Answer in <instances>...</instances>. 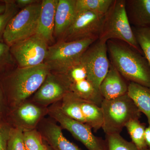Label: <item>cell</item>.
<instances>
[{"label": "cell", "mask_w": 150, "mask_h": 150, "mask_svg": "<svg viewBox=\"0 0 150 150\" xmlns=\"http://www.w3.org/2000/svg\"><path fill=\"white\" fill-rule=\"evenodd\" d=\"M50 72L45 63L35 67H18L0 77V85L9 110L29 99Z\"/></svg>", "instance_id": "6da1fadb"}, {"label": "cell", "mask_w": 150, "mask_h": 150, "mask_svg": "<svg viewBox=\"0 0 150 150\" xmlns=\"http://www.w3.org/2000/svg\"><path fill=\"white\" fill-rule=\"evenodd\" d=\"M111 63L125 79L150 88V67L145 56L124 42L107 41Z\"/></svg>", "instance_id": "7a4b0ae2"}, {"label": "cell", "mask_w": 150, "mask_h": 150, "mask_svg": "<svg viewBox=\"0 0 150 150\" xmlns=\"http://www.w3.org/2000/svg\"><path fill=\"white\" fill-rule=\"evenodd\" d=\"M126 1H113L105 15L98 39L106 42L112 40L122 41L144 55L130 25L126 12Z\"/></svg>", "instance_id": "3957f363"}, {"label": "cell", "mask_w": 150, "mask_h": 150, "mask_svg": "<svg viewBox=\"0 0 150 150\" xmlns=\"http://www.w3.org/2000/svg\"><path fill=\"white\" fill-rule=\"evenodd\" d=\"M100 107L103 115L102 129L106 135L120 134L128 122L142 115L128 93L113 99H103Z\"/></svg>", "instance_id": "277c9868"}, {"label": "cell", "mask_w": 150, "mask_h": 150, "mask_svg": "<svg viewBox=\"0 0 150 150\" xmlns=\"http://www.w3.org/2000/svg\"><path fill=\"white\" fill-rule=\"evenodd\" d=\"M97 40L88 38L71 42L59 40L49 46L44 63L49 67L50 71L63 74L79 62L85 51Z\"/></svg>", "instance_id": "5b68a950"}, {"label": "cell", "mask_w": 150, "mask_h": 150, "mask_svg": "<svg viewBox=\"0 0 150 150\" xmlns=\"http://www.w3.org/2000/svg\"><path fill=\"white\" fill-rule=\"evenodd\" d=\"M41 1L19 11L7 25L3 36L4 42L11 46L36 33L41 10Z\"/></svg>", "instance_id": "8992f818"}, {"label": "cell", "mask_w": 150, "mask_h": 150, "mask_svg": "<svg viewBox=\"0 0 150 150\" xmlns=\"http://www.w3.org/2000/svg\"><path fill=\"white\" fill-rule=\"evenodd\" d=\"M48 115L60 124L62 129L70 132L76 139L84 145L88 150H108L105 140L94 135L92 129L85 123L68 117L60 110L58 103L48 107Z\"/></svg>", "instance_id": "52a82bcc"}, {"label": "cell", "mask_w": 150, "mask_h": 150, "mask_svg": "<svg viewBox=\"0 0 150 150\" xmlns=\"http://www.w3.org/2000/svg\"><path fill=\"white\" fill-rule=\"evenodd\" d=\"M48 47V43L35 34L13 44L10 49L18 67L27 68L44 63Z\"/></svg>", "instance_id": "ba28073f"}, {"label": "cell", "mask_w": 150, "mask_h": 150, "mask_svg": "<svg viewBox=\"0 0 150 150\" xmlns=\"http://www.w3.org/2000/svg\"><path fill=\"white\" fill-rule=\"evenodd\" d=\"M105 15L90 11L78 13L59 40L71 42L88 38L98 39Z\"/></svg>", "instance_id": "9c48e42d"}, {"label": "cell", "mask_w": 150, "mask_h": 150, "mask_svg": "<svg viewBox=\"0 0 150 150\" xmlns=\"http://www.w3.org/2000/svg\"><path fill=\"white\" fill-rule=\"evenodd\" d=\"M107 52V42L98 39L85 51L80 59L88 71V80L99 89L110 67Z\"/></svg>", "instance_id": "30bf717a"}, {"label": "cell", "mask_w": 150, "mask_h": 150, "mask_svg": "<svg viewBox=\"0 0 150 150\" xmlns=\"http://www.w3.org/2000/svg\"><path fill=\"white\" fill-rule=\"evenodd\" d=\"M48 107L36 104L29 99L9 110L6 120L12 127L23 132L37 129L43 118L48 115Z\"/></svg>", "instance_id": "8fae6325"}, {"label": "cell", "mask_w": 150, "mask_h": 150, "mask_svg": "<svg viewBox=\"0 0 150 150\" xmlns=\"http://www.w3.org/2000/svg\"><path fill=\"white\" fill-rule=\"evenodd\" d=\"M71 85L64 75L50 71L40 88L29 99L39 105L48 107L61 101L71 92Z\"/></svg>", "instance_id": "7c38bea8"}, {"label": "cell", "mask_w": 150, "mask_h": 150, "mask_svg": "<svg viewBox=\"0 0 150 150\" xmlns=\"http://www.w3.org/2000/svg\"><path fill=\"white\" fill-rule=\"evenodd\" d=\"M37 129L52 150H82L67 139L61 126L50 117L43 118Z\"/></svg>", "instance_id": "4fadbf2b"}, {"label": "cell", "mask_w": 150, "mask_h": 150, "mask_svg": "<svg viewBox=\"0 0 150 150\" xmlns=\"http://www.w3.org/2000/svg\"><path fill=\"white\" fill-rule=\"evenodd\" d=\"M125 79L110 63L109 70L99 86V90L103 99L117 98L128 93L129 84Z\"/></svg>", "instance_id": "5bb4252c"}, {"label": "cell", "mask_w": 150, "mask_h": 150, "mask_svg": "<svg viewBox=\"0 0 150 150\" xmlns=\"http://www.w3.org/2000/svg\"><path fill=\"white\" fill-rule=\"evenodd\" d=\"M59 0L41 1V10L36 33L48 44L54 40L55 14Z\"/></svg>", "instance_id": "9a60e30c"}, {"label": "cell", "mask_w": 150, "mask_h": 150, "mask_svg": "<svg viewBox=\"0 0 150 150\" xmlns=\"http://www.w3.org/2000/svg\"><path fill=\"white\" fill-rule=\"evenodd\" d=\"M75 4L76 0H59L55 14L54 36L59 40L76 16Z\"/></svg>", "instance_id": "2e32d148"}, {"label": "cell", "mask_w": 150, "mask_h": 150, "mask_svg": "<svg viewBox=\"0 0 150 150\" xmlns=\"http://www.w3.org/2000/svg\"><path fill=\"white\" fill-rule=\"evenodd\" d=\"M129 22L136 28L150 27V0L126 1Z\"/></svg>", "instance_id": "e0dca14e"}, {"label": "cell", "mask_w": 150, "mask_h": 150, "mask_svg": "<svg viewBox=\"0 0 150 150\" xmlns=\"http://www.w3.org/2000/svg\"><path fill=\"white\" fill-rule=\"evenodd\" d=\"M128 94L139 110L144 113L150 125V88L133 82H129Z\"/></svg>", "instance_id": "ac0fdd59"}, {"label": "cell", "mask_w": 150, "mask_h": 150, "mask_svg": "<svg viewBox=\"0 0 150 150\" xmlns=\"http://www.w3.org/2000/svg\"><path fill=\"white\" fill-rule=\"evenodd\" d=\"M70 89L71 92L82 99L93 103L99 106L103 100L99 89L88 79L71 84Z\"/></svg>", "instance_id": "d6986e66"}, {"label": "cell", "mask_w": 150, "mask_h": 150, "mask_svg": "<svg viewBox=\"0 0 150 150\" xmlns=\"http://www.w3.org/2000/svg\"><path fill=\"white\" fill-rule=\"evenodd\" d=\"M81 108L87 125L95 132L102 128L103 115L100 106L81 98Z\"/></svg>", "instance_id": "ffe728a7"}, {"label": "cell", "mask_w": 150, "mask_h": 150, "mask_svg": "<svg viewBox=\"0 0 150 150\" xmlns=\"http://www.w3.org/2000/svg\"><path fill=\"white\" fill-rule=\"evenodd\" d=\"M60 110L68 117L82 123L86 121L81 108V98L70 92L57 103Z\"/></svg>", "instance_id": "44dd1931"}, {"label": "cell", "mask_w": 150, "mask_h": 150, "mask_svg": "<svg viewBox=\"0 0 150 150\" xmlns=\"http://www.w3.org/2000/svg\"><path fill=\"white\" fill-rule=\"evenodd\" d=\"M114 0H76V13L90 11L106 14Z\"/></svg>", "instance_id": "7402d4cb"}, {"label": "cell", "mask_w": 150, "mask_h": 150, "mask_svg": "<svg viewBox=\"0 0 150 150\" xmlns=\"http://www.w3.org/2000/svg\"><path fill=\"white\" fill-rule=\"evenodd\" d=\"M126 127L132 142L141 149H147L145 139L146 124L142 123L139 119H134L126 124Z\"/></svg>", "instance_id": "603a6c76"}, {"label": "cell", "mask_w": 150, "mask_h": 150, "mask_svg": "<svg viewBox=\"0 0 150 150\" xmlns=\"http://www.w3.org/2000/svg\"><path fill=\"white\" fill-rule=\"evenodd\" d=\"M105 140L108 150H150L148 148L139 149L132 142L124 139L120 134L106 135Z\"/></svg>", "instance_id": "cb8c5ba5"}, {"label": "cell", "mask_w": 150, "mask_h": 150, "mask_svg": "<svg viewBox=\"0 0 150 150\" xmlns=\"http://www.w3.org/2000/svg\"><path fill=\"white\" fill-rule=\"evenodd\" d=\"M16 63L10 46L4 42H0V77L15 69Z\"/></svg>", "instance_id": "d4e9b609"}, {"label": "cell", "mask_w": 150, "mask_h": 150, "mask_svg": "<svg viewBox=\"0 0 150 150\" xmlns=\"http://www.w3.org/2000/svg\"><path fill=\"white\" fill-rule=\"evenodd\" d=\"M138 44L150 67V27L133 28Z\"/></svg>", "instance_id": "484cf974"}, {"label": "cell", "mask_w": 150, "mask_h": 150, "mask_svg": "<svg viewBox=\"0 0 150 150\" xmlns=\"http://www.w3.org/2000/svg\"><path fill=\"white\" fill-rule=\"evenodd\" d=\"M6 9L0 15V42H4L3 36L9 22L18 12L19 7L15 1L5 0Z\"/></svg>", "instance_id": "4316f807"}, {"label": "cell", "mask_w": 150, "mask_h": 150, "mask_svg": "<svg viewBox=\"0 0 150 150\" xmlns=\"http://www.w3.org/2000/svg\"><path fill=\"white\" fill-rule=\"evenodd\" d=\"M61 74L64 75L71 84L77 82L88 79V71L85 65L80 60Z\"/></svg>", "instance_id": "83f0119b"}, {"label": "cell", "mask_w": 150, "mask_h": 150, "mask_svg": "<svg viewBox=\"0 0 150 150\" xmlns=\"http://www.w3.org/2000/svg\"><path fill=\"white\" fill-rule=\"evenodd\" d=\"M26 150H44V140L37 129L23 132Z\"/></svg>", "instance_id": "f1b7e54d"}, {"label": "cell", "mask_w": 150, "mask_h": 150, "mask_svg": "<svg viewBox=\"0 0 150 150\" xmlns=\"http://www.w3.org/2000/svg\"><path fill=\"white\" fill-rule=\"evenodd\" d=\"M7 150H26L22 131L12 127L8 142Z\"/></svg>", "instance_id": "f546056e"}, {"label": "cell", "mask_w": 150, "mask_h": 150, "mask_svg": "<svg viewBox=\"0 0 150 150\" xmlns=\"http://www.w3.org/2000/svg\"><path fill=\"white\" fill-rule=\"evenodd\" d=\"M12 127L5 118H0V150H7Z\"/></svg>", "instance_id": "4dcf8cb0"}, {"label": "cell", "mask_w": 150, "mask_h": 150, "mask_svg": "<svg viewBox=\"0 0 150 150\" xmlns=\"http://www.w3.org/2000/svg\"><path fill=\"white\" fill-rule=\"evenodd\" d=\"M8 111L2 89L0 85V118H5Z\"/></svg>", "instance_id": "1f68e13d"}, {"label": "cell", "mask_w": 150, "mask_h": 150, "mask_svg": "<svg viewBox=\"0 0 150 150\" xmlns=\"http://www.w3.org/2000/svg\"><path fill=\"white\" fill-rule=\"evenodd\" d=\"M38 1L36 0H17L15 1L19 8L21 7L23 8L37 3Z\"/></svg>", "instance_id": "d6a6232c"}, {"label": "cell", "mask_w": 150, "mask_h": 150, "mask_svg": "<svg viewBox=\"0 0 150 150\" xmlns=\"http://www.w3.org/2000/svg\"><path fill=\"white\" fill-rule=\"evenodd\" d=\"M145 139L148 149L150 150V125L149 124L145 130Z\"/></svg>", "instance_id": "836d02e7"}, {"label": "cell", "mask_w": 150, "mask_h": 150, "mask_svg": "<svg viewBox=\"0 0 150 150\" xmlns=\"http://www.w3.org/2000/svg\"><path fill=\"white\" fill-rule=\"evenodd\" d=\"M6 7V3L5 1H0V15L4 12Z\"/></svg>", "instance_id": "e575fe53"}, {"label": "cell", "mask_w": 150, "mask_h": 150, "mask_svg": "<svg viewBox=\"0 0 150 150\" xmlns=\"http://www.w3.org/2000/svg\"><path fill=\"white\" fill-rule=\"evenodd\" d=\"M44 150H52L51 148L50 147V146H49L46 143L45 141H44Z\"/></svg>", "instance_id": "d590c367"}]
</instances>
